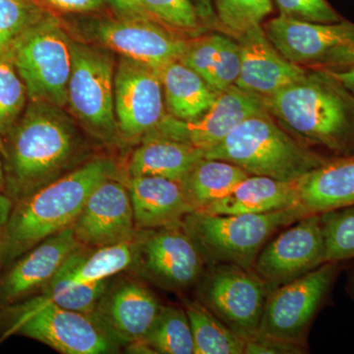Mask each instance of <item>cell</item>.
<instances>
[{"mask_svg":"<svg viewBox=\"0 0 354 354\" xmlns=\"http://www.w3.org/2000/svg\"><path fill=\"white\" fill-rule=\"evenodd\" d=\"M167 114L183 121L196 120L213 106L220 94L194 70L179 59L157 68Z\"/></svg>","mask_w":354,"mask_h":354,"instance_id":"cell-25","label":"cell"},{"mask_svg":"<svg viewBox=\"0 0 354 354\" xmlns=\"http://www.w3.org/2000/svg\"><path fill=\"white\" fill-rule=\"evenodd\" d=\"M262 101L270 115L305 145L322 147L335 157L354 153V95L329 69L312 67Z\"/></svg>","mask_w":354,"mask_h":354,"instance_id":"cell-1","label":"cell"},{"mask_svg":"<svg viewBox=\"0 0 354 354\" xmlns=\"http://www.w3.org/2000/svg\"><path fill=\"white\" fill-rule=\"evenodd\" d=\"M309 214L301 206L242 215L194 212L185 218V232L203 257L213 264L254 268L270 237Z\"/></svg>","mask_w":354,"mask_h":354,"instance_id":"cell-5","label":"cell"},{"mask_svg":"<svg viewBox=\"0 0 354 354\" xmlns=\"http://www.w3.org/2000/svg\"><path fill=\"white\" fill-rule=\"evenodd\" d=\"M72 41L53 13L32 26L12 48L14 65L30 102L64 108L72 68Z\"/></svg>","mask_w":354,"mask_h":354,"instance_id":"cell-6","label":"cell"},{"mask_svg":"<svg viewBox=\"0 0 354 354\" xmlns=\"http://www.w3.org/2000/svg\"><path fill=\"white\" fill-rule=\"evenodd\" d=\"M3 191H6V174H4L3 162L0 160V203L2 202V199H4L2 197Z\"/></svg>","mask_w":354,"mask_h":354,"instance_id":"cell-43","label":"cell"},{"mask_svg":"<svg viewBox=\"0 0 354 354\" xmlns=\"http://www.w3.org/2000/svg\"><path fill=\"white\" fill-rule=\"evenodd\" d=\"M348 288L349 295H351V297L353 298L354 304V269L353 270V271H351V277H349V283Z\"/></svg>","mask_w":354,"mask_h":354,"instance_id":"cell-44","label":"cell"},{"mask_svg":"<svg viewBox=\"0 0 354 354\" xmlns=\"http://www.w3.org/2000/svg\"><path fill=\"white\" fill-rule=\"evenodd\" d=\"M269 293L254 268L232 264H214L202 286L203 304L246 342L259 332Z\"/></svg>","mask_w":354,"mask_h":354,"instance_id":"cell-8","label":"cell"},{"mask_svg":"<svg viewBox=\"0 0 354 354\" xmlns=\"http://www.w3.org/2000/svg\"><path fill=\"white\" fill-rule=\"evenodd\" d=\"M116 9L125 16L131 17L149 18L145 9L142 6L141 0H106ZM150 19V18H149Z\"/></svg>","mask_w":354,"mask_h":354,"instance_id":"cell-40","label":"cell"},{"mask_svg":"<svg viewBox=\"0 0 354 354\" xmlns=\"http://www.w3.org/2000/svg\"><path fill=\"white\" fill-rule=\"evenodd\" d=\"M80 241L73 225L32 247L0 279V304H11L38 290L57 274Z\"/></svg>","mask_w":354,"mask_h":354,"instance_id":"cell-19","label":"cell"},{"mask_svg":"<svg viewBox=\"0 0 354 354\" xmlns=\"http://www.w3.org/2000/svg\"><path fill=\"white\" fill-rule=\"evenodd\" d=\"M74 149V131L62 108L30 102L0 146L6 194L17 202L51 183Z\"/></svg>","mask_w":354,"mask_h":354,"instance_id":"cell-2","label":"cell"},{"mask_svg":"<svg viewBox=\"0 0 354 354\" xmlns=\"http://www.w3.org/2000/svg\"><path fill=\"white\" fill-rule=\"evenodd\" d=\"M2 203H3V202L0 203V212H1V209L2 208H4V207H6V205H3V206H2ZM1 239H2L1 216H0V259H2V242H1Z\"/></svg>","mask_w":354,"mask_h":354,"instance_id":"cell-45","label":"cell"},{"mask_svg":"<svg viewBox=\"0 0 354 354\" xmlns=\"http://www.w3.org/2000/svg\"><path fill=\"white\" fill-rule=\"evenodd\" d=\"M141 346L155 353H194V339L185 310L162 306Z\"/></svg>","mask_w":354,"mask_h":354,"instance_id":"cell-29","label":"cell"},{"mask_svg":"<svg viewBox=\"0 0 354 354\" xmlns=\"http://www.w3.org/2000/svg\"><path fill=\"white\" fill-rule=\"evenodd\" d=\"M11 330L66 354L109 353L118 344L94 315L64 308L46 298L26 305Z\"/></svg>","mask_w":354,"mask_h":354,"instance_id":"cell-7","label":"cell"},{"mask_svg":"<svg viewBox=\"0 0 354 354\" xmlns=\"http://www.w3.org/2000/svg\"><path fill=\"white\" fill-rule=\"evenodd\" d=\"M114 171L111 160H92L16 202L2 228V259H15L72 227L93 191Z\"/></svg>","mask_w":354,"mask_h":354,"instance_id":"cell-3","label":"cell"},{"mask_svg":"<svg viewBox=\"0 0 354 354\" xmlns=\"http://www.w3.org/2000/svg\"><path fill=\"white\" fill-rule=\"evenodd\" d=\"M162 307L145 286L127 281L111 292L106 290L93 315L118 344L140 346Z\"/></svg>","mask_w":354,"mask_h":354,"instance_id":"cell-18","label":"cell"},{"mask_svg":"<svg viewBox=\"0 0 354 354\" xmlns=\"http://www.w3.org/2000/svg\"><path fill=\"white\" fill-rule=\"evenodd\" d=\"M51 13L39 0H0V55Z\"/></svg>","mask_w":354,"mask_h":354,"instance_id":"cell-31","label":"cell"},{"mask_svg":"<svg viewBox=\"0 0 354 354\" xmlns=\"http://www.w3.org/2000/svg\"><path fill=\"white\" fill-rule=\"evenodd\" d=\"M354 65V41L330 51L317 68L341 69Z\"/></svg>","mask_w":354,"mask_h":354,"instance_id":"cell-39","label":"cell"},{"mask_svg":"<svg viewBox=\"0 0 354 354\" xmlns=\"http://www.w3.org/2000/svg\"><path fill=\"white\" fill-rule=\"evenodd\" d=\"M300 344H290L257 335L253 339L246 342L244 353L274 354V353H300Z\"/></svg>","mask_w":354,"mask_h":354,"instance_id":"cell-37","label":"cell"},{"mask_svg":"<svg viewBox=\"0 0 354 354\" xmlns=\"http://www.w3.org/2000/svg\"><path fill=\"white\" fill-rule=\"evenodd\" d=\"M328 69V68H327ZM333 75L354 95V65L341 69H329Z\"/></svg>","mask_w":354,"mask_h":354,"instance_id":"cell-42","label":"cell"},{"mask_svg":"<svg viewBox=\"0 0 354 354\" xmlns=\"http://www.w3.org/2000/svg\"><path fill=\"white\" fill-rule=\"evenodd\" d=\"M298 201L309 215L354 205V153L328 158L297 180Z\"/></svg>","mask_w":354,"mask_h":354,"instance_id":"cell-22","label":"cell"},{"mask_svg":"<svg viewBox=\"0 0 354 354\" xmlns=\"http://www.w3.org/2000/svg\"><path fill=\"white\" fill-rule=\"evenodd\" d=\"M279 15L309 22L332 23L344 20L327 0H274Z\"/></svg>","mask_w":354,"mask_h":354,"instance_id":"cell-36","label":"cell"},{"mask_svg":"<svg viewBox=\"0 0 354 354\" xmlns=\"http://www.w3.org/2000/svg\"><path fill=\"white\" fill-rule=\"evenodd\" d=\"M46 9L64 13H88L99 10L106 0H39Z\"/></svg>","mask_w":354,"mask_h":354,"instance_id":"cell-38","label":"cell"},{"mask_svg":"<svg viewBox=\"0 0 354 354\" xmlns=\"http://www.w3.org/2000/svg\"><path fill=\"white\" fill-rule=\"evenodd\" d=\"M236 41L241 68L235 86L261 99L297 82L308 72L279 53L268 39L262 25L243 32Z\"/></svg>","mask_w":354,"mask_h":354,"instance_id":"cell-16","label":"cell"},{"mask_svg":"<svg viewBox=\"0 0 354 354\" xmlns=\"http://www.w3.org/2000/svg\"><path fill=\"white\" fill-rule=\"evenodd\" d=\"M142 252L147 271L162 285L185 288L201 274L203 255L185 230L165 227L150 235Z\"/></svg>","mask_w":354,"mask_h":354,"instance_id":"cell-20","label":"cell"},{"mask_svg":"<svg viewBox=\"0 0 354 354\" xmlns=\"http://www.w3.org/2000/svg\"><path fill=\"white\" fill-rule=\"evenodd\" d=\"M265 111L261 97L232 86L218 95L212 108L201 118L183 121L167 113L144 139L174 140L206 151L223 141L249 116Z\"/></svg>","mask_w":354,"mask_h":354,"instance_id":"cell-13","label":"cell"},{"mask_svg":"<svg viewBox=\"0 0 354 354\" xmlns=\"http://www.w3.org/2000/svg\"><path fill=\"white\" fill-rule=\"evenodd\" d=\"M106 290V279L76 286H65L48 281L44 298L64 308L93 315Z\"/></svg>","mask_w":354,"mask_h":354,"instance_id":"cell-35","label":"cell"},{"mask_svg":"<svg viewBox=\"0 0 354 354\" xmlns=\"http://www.w3.org/2000/svg\"><path fill=\"white\" fill-rule=\"evenodd\" d=\"M92 35L104 48L156 69L179 59L188 41L156 21L131 16L99 23Z\"/></svg>","mask_w":354,"mask_h":354,"instance_id":"cell-14","label":"cell"},{"mask_svg":"<svg viewBox=\"0 0 354 354\" xmlns=\"http://www.w3.org/2000/svg\"><path fill=\"white\" fill-rule=\"evenodd\" d=\"M114 62L108 51L73 41L67 104L84 124L102 136L118 128Z\"/></svg>","mask_w":354,"mask_h":354,"instance_id":"cell-9","label":"cell"},{"mask_svg":"<svg viewBox=\"0 0 354 354\" xmlns=\"http://www.w3.org/2000/svg\"><path fill=\"white\" fill-rule=\"evenodd\" d=\"M218 94L235 86L241 68L236 39L225 34L200 35L188 39L179 58Z\"/></svg>","mask_w":354,"mask_h":354,"instance_id":"cell-23","label":"cell"},{"mask_svg":"<svg viewBox=\"0 0 354 354\" xmlns=\"http://www.w3.org/2000/svg\"><path fill=\"white\" fill-rule=\"evenodd\" d=\"M165 109L157 69L121 57L114 73V109L121 132L145 137L164 120Z\"/></svg>","mask_w":354,"mask_h":354,"instance_id":"cell-12","label":"cell"},{"mask_svg":"<svg viewBox=\"0 0 354 354\" xmlns=\"http://www.w3.org/2000/svg\"><path fill=\"white\" fill-rule=\"evenodd\" d=\"M325 244L320 215L295 221L266 244L254 265L270 292L325 264Z\"/></svg>","mask_w":354,"mask_h":354,"instance_id":"cell-11","label":"cell"},{"mask_svg":"<svg viewBox=\"0 0 354 354\" xmlns=\"http://www.w3.org/2000/svg\"><path fill=\"white\" fill-rule=\"evenodd\" d=\"M27 90L11 50L0 55V146L27 108Z\"/></svg>","mask_w":354,"mask_h":354,"instance_id":"cell-30","label":"cell"},{"mask_svg":"<svg viewBox=\"0 0 354 354\" xmlns=\"http://www.w3.org/2000/svg\"><path fill=\"white\" fill-rule=\"evenodd\" d=\"M149 18L171 31L194 34L202 28V19L191 0H141Z\"/></svg>","mask_w":354,"mask_h":354,"instance_id":"cell-34","label":"cell"},{"mask_svg":"<svg viewBox=\"0 0 354 354\" xmlns=\"http://www.w3.org/2000/svg\"><path fill=\"white\" fill-rule=\"evenodd\" d=\"M185 311L189 319L195 354H242L246 341L216 318L199 301H187Z\"/></svg>","mask_w":354,"mask_h":354,"instance_id":"cell-28","label":"cell"},{"mask_svg":"<svg viewBox=\"0 0 354 354\" xmlns=\"http://www.w3.org/2000/svg\"><path fill=\"white\" fill-rule=\"evenodd\" d=\"M135 225L144 230L176 227L195 209L180 183L160 176H135L128 183Z\"/></svg>","mask_w":354,"mask_h":354,"instance_id":"cell-21","label":"cell"},{"mask_svg":"<svg viewBox=\"0 0 354 354\" xmlns=\"http://www.w3.org/2000/svg\"><path fill=\"white\" fill-rule=\"evenodd\" d=\"M216 26L236 39L272 12L271 0H215Z\"/></svg>","mask_w":354,"mask_h":354,"instance_id":"cell-32","label":"cell"},{"mask_svg":"<svg viewBox=\"0 0 354 354\" xmlns=\"http://www.w3.org/2000/svg\"><path fill=\"white\" fill-rule=\"evenodd\" d=\"M268 39L292 64L318 67L330 51L354 41V24L349 21L324 24L279 15L263 26Z\"/></svg>","mask_w":354,"mask_h":354,"instance_id":"cell-15","label":"cell"},{"mask_svg":"<svg viewBox=\"0 0 354 354\" xmlns=\"http://www.w3.org/2000/svg\"><path fill=\"white\" fill-rule=\"evenodd\" d=\"M205 151L183 142L164 138L144 139L130 160L132 177L160 176L180 183Z\"/></svg>","mask_w":354,"mask_h":354,"instance_id":"cell-26","label":"cell"},{"mask_svg":"<svg viewBox=\"0 0 354 354\" xmlns=\"http://www.w3.org/2000/svg\"><path fill=\"white\" fill-rule=\"evenodd\" d=\"M207 158L227 160L250 176L297 181L327 158L283 129L268 111L239 123L223 141L205 151Z\"/></svg>","mask_w":354,"mask_h":354,"instance_id":"cell-4","label":"cell"},{"mask_svg":"<svg viewBox=\"0 0 354 354\" xmlns=\"http://www.w3.org/2000/svg\"><path fill=\"white\" fill-rule=\"evenodd\" d=\"M134 225L128 188L109 178L93 191L73 227L79 241L102 247L129 241Z\"/></svg>","mask_w":354,"mask_h":354,"instance_id":"cell-17","label":"cell"},{"mask_svg":"<svg viewBox=\"0 0 354 354\" xmlns=\"http://www.w3.org/2000/svg\"><path fill=\"white\" fill-rule=\"evenodd\" d=\"M249 176L227 160L203 158L179 183L195 212H202L230 194Z\"/></svg>","mask_w":354,"mask_h":354,"instance_id":"cell-27","label":"cell"},{"mask_svg":"<svg viewBox=\"0 0 354 354\" xmlns=\"http://www.w3.org/2000/svg\"><path fill=\"white\" fill-rule=\"evenodd\" d=\"M300 206L297 181L249 176L230 194L209 205L201 213L211 215H242L279 211Z\"/></svg>","mask_w":354,"mask_h":354,"instance_id":"cell-24","label":"cell"},{"mask_svg":"<svg viewBox=\"0 0 354 354\" xmlns=\"http://www.w3.org/2000/svg\"><path fill=\"white\" fill-rule=\"evenodd\" d=\"M339 263L313 271L272 290L263 310L258 335L301 344L302 337L332 288Z\"/></svg>","mask_w":354,"mask_h":354,"instance_id":"cell-10","label":"cell"},{"mask_svg":"<svg viewBox=\"0 0 354 354\" xmlns=\"http://www.w3.org/2000/svg\"><path fill=\"white\" fill-rule=\"evenodd\" d=\"M325 262L354 259V205L320 215Z\"/></svg>","mask_w":354,"mask_h":354,"instance_id":"cell-33","label":"cell"},{"mask_svg":"<svg viewBox=\"0 0 354 354\" xmlns=\"http://www.w3.org/2000/svg\"><path fill=\"white\" fill-rule=\"evenodd\" d=\"M198 13L203 22L216 26L215 10L213 9V0H195Z\"/></svg>","mask_w":354,"mask_h":354,"instance_id":"cell-41","label":"cell"}]
</instances>
